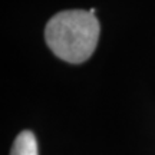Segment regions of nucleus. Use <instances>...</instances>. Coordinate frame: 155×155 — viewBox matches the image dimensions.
Instances as JSON below:
<instances>
[{
  "label": "nucleus",
  "instance_id": "nucleus-1",
  "mask_svg": "<svg viewBox=\"0 0 155 155\" xmlns=\"http://www.w3.org/2000/svg\"><path fill=\"white\" fill-rule=\"evenodd\" d=\"M99 32V22L89 10H63L48 22L45 39L59 59L82 63L95 52Z\"/></svg>",
  "mask_w": 155,
  "mask_h": 155
},
{
  "label": "nucleus",
  "instance_id": "nucleus-2",
  "mask_svg": "<svg viewBox=\"0 0 155 155\" xmlns=\"http://www.w3.org/2000/svg\"><path fill=\"white\" fill-rule=\"evenodd\" d=\"M10 155H39L35 134L32 131H22L13 142Z\"/></svg>",
  "mask_w": 155,
  "mask_h": 155
}]
</instances>
